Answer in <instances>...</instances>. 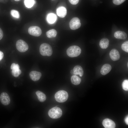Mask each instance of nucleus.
I'll use <instances>...</instances> for the list:
<instances>
[{"label": "nucleus", "instance_id": "nucleus-23", "mask_svg": "<svg viewBox=\"0 0 128 128\" xmlns=\"http://www.w3.org/2000/svg\"><path fill=\"white\" fill-rule=\"evenodd\" d=\"M121 48L124 51L128 52V41L124 42L121 45Z\"/></svg>", "mask_w": 128, "mask_h": 128}, {"label": "nucleus", "instance_id": "nucleus-32", "mask_svg": "<svg viewBox=\"0 0 128 128\" xmlns=\"http://www.w3.org/2000/svg\"><path fill=\"white\" fill-rule=\"evenodd\" d=\"M15 0V1H19V0Z\"/></svg>", "mask_w": 128, "mask_h": 128}, {"label": "nucleus", "instance_id": "nucleus-4", "mask_svg": "<svg viewBox=\"0 0 128 128\" xmlns=\"http://www.w3.org/2000/svg\"><path fill=\"white\" fill-rule=\"evenodd\" d=\"M48 114L49 116L51 118L56 119L59 118L61 116L62 112L60 108L55 107L50 109Z\"/></svg>", "mask_w": 128, "mask_h": 128}, {"label": "nucleus", "instance_id": "nucleus-9", "mask_svg": "<svg viewBox=\"0 0 128 128\" xmlns=\"http://www.w3.org/2000/svg\"><path fill=\"white\" fill-rule=\"evenodd\" d=\"M102 124L105 128H114L116 126L115 124L114 121L108 118L104 119Z\"/></svg>", "mask_w": 128, "mask_h": 128}, {"label": "nucleus", "instance_id": "nucleus-5", "mask_svg": "<svg viewBox=\"0 0 128 128\" xmlns=\"http://www.w3.org/2000/svg\"><path fill=\"white\" fill-rule=\"evenodd\" d=\"M16 46L18 51L21 52L26 51L28 48V46L27 43L22 40H19L17 41Z\"/></svg>", "mask_w": 128, "mask_h": 128}, {"label": "nucleus", "instance_id": "nucleus-21", "mask_svg": "<svg viewBox=\"0 0 128 128\" xmlns=\"http://www.w3.org/2000/svg\"><path fill=\"white\" fill-rule=\"evenodd\" d=\"M57 34V31L55 29H51L46 32L47 37L50 38L55 37Z\"/></svg>", "mask_w": 128, "mask_h": 128}, {"label": "nucleus", "instance_id": "nucleus-2", "mask_svg": "<svg viewBox=\"0 0 128 128\" xmlns=\"http://www.w3.org/2000/svg\"><path fill=\"white\" fill-rule=\"evenodd\" d=\"M81 50L79 46L75 45L69 47L67 49L66 53L69 57H73L79 56L81 54Z\"/></svg>", "mask_w": 128, "mask_h": 128}, {"label": "nucleus", "instance_id": "nucleus-27", "mask_svg": "<svg viewBox=\"0 0 128 128\" xmlns=\"http://www.w3.org/2000/svg\"><path fill=\"white\" fill-rule=\"evenodd\" d=\"M70 3L73 5L77 4L79 2V0H69Z\"/></svg>", "mask_w": 128, "mask_h": 128}, {"label": "nucleus", "instance_id": "nucleus-14", "mask_svg": "<svg viewBox=\"0 0 128 128\" xmlns=\"http://www.w3.org/2000/svg\"><path fill=\"white\" fill-rule=\"evenodd\" d=\"M111 69V66L108 64H105L102 67L100 73L102 75H105L110 72Z\"/></svg>", "mask_w": 128, "mask_h": 128}, {"label": "nucleus", "instance_id": "nucleus-25", "mask_svg": "<svg viewBox=\"0 0 128 128\" xmlns=\"http://www.w3.org/2000/svg\"><path fill=\"white\" fill-rule=\"evenodd\" d=\"M122 86L123 90L125 91L128 90V80H124L122 84Z\"/></svg>", "mask_w": 128, "mask_h": 128}, {"label": "nucleus", "instance_id": "nucleus-22", "mask_svg": "<svg viewBox=\"0 0 128 128\" xmlns=\"http://www.w3.org/2000/svg\"><path fill=\"white\" fill-rule=\"evenodd\" d=\"M35 3L34 0H24V4L27 8H30L32 7Z\"/></svg>", "mask_w": 128, "mask_h": 128}, {"label": "nucleus", "instance_id": "nucleus-11", "mask_svg": "<svg viewBox=\"0 0 128 128\" xmlns=\"http://www.w3.org/2000/svg\"><path fill=\"white\" fill-rule=\"evenodd\" d=\"M41 76V73L36 71H32L29 74L31 79L33 81H36L39 79Z\"/></svg>", "mask_w": 128, "mask_h": 128}, {"label": "nucleus", "instance_id": "nucleus-7", "mask_svg": "<svg viewBox=\"0 0 128 128\" xmlns=\"http://www.w3.org/2000/svg\"><path fill=\"white\" fill-rule=\"evenodd\" d=\"M69 27L70 29L75 30L79 28L81 26V23L79 19L77 17L72 18L70 22Z\"/></svg>", "mask_w": 128, "mask_h": 128}, {"label": "nucleus", "instance_id": "nucleus-12", "mask_svg": "<svg viewBox=\"0 0 128 128\" xmlns=\"http://www.w3.org/2000/svg\"><path fill=\"white\" fill-rule=\"evenodd\" d=\"M114 36L115 38L119 39L124 40L127 37L126 33L123 31H116L114 32Z\"/></svg>", "mask_w": 128, "mask_h": 128}, {"label": "nucleus", "instance_id": "nucleus-26", "mask_svg": "<svg viewBox=\"0 0 128 128\" xmlns=\"http://www.w3.org/2000/svg\"><path fill=\"white\" fill-rule=\"evenodd\" d=\"M126 0H113V2L116 5H120L123 3Z\"/></svg>", "mask_w": 128, "mask_h": 128}, {"label": "nucleus", "instance_id": "nucleus-17", "mask_svg": "<svg viewBox=\"0 0 128 128\" xmlns=\"http://www.w3.org/2000/svg\"><path fill=\"white\" fill-rule=\"evenodd\" d=\"M109 41L107 38H104L102 39L99 42V45L101 48L103 49H106L108 47Z\"/></svg>", "mask_w": 128, "mask_h": 128}, {"label": "nucleus", "instance_id": "nucleus-34", "mask_svg": "<svg viewBox=\"0 0 128 128\" xmlns=\"http://www.w3.org/2000/svg\"></svg>", "mask_w": 128, "mask_h": 128}, {"label": "nucleus", "instance_id": "nucleus-10", "mask_svg": "<svg viewBox=\"0 0 128 128\" xmlns=\"http://www.w3.org/2000/svg\"><path fill=\"white\" fill-rule=\"evenodd\" d=\"M109 55L111 59L113 61H116L119 60L120 58V54L116 49H114L110 51Z\"/></svg>", "mask_w": 128, "mask_h": 128}, {"label": "nucleus", "instance_id": "nucleus-8", "mask_svg": "<svg viewBox=\"0 0 128 128\" xmlns=\"http://www.w3.org/2000/svg\"><path fill=\"white\" fill-rule=\"evenodd\" d=\"M0 100L2 104L5 105H7L10 103V100L8 94L5 92H2L0 95Z\"/></svg>", "mask_w": 128, "mask_h": 128}, {"label": "nucleus", "instance_id": "nucleus-6", "mask_svg": "<svg viewBox=\"0 0 128 128\" xmlns=\"http://www.w3.org/2000/svg\"><path fill=\"white\" fill-rule=\"evenodd\" d=\"M29 34L35 37H39L41 34L42 31L39 27L32 26L29 27L28 30Z\"/></svg>", "mask_w": 128, "mask_h": 128}, {"label": "nucleus", "instance_id": "nucleus-28", "mask_svg": "<svg viewBox=\"0 0 128 128\" xmlns=\"http://www.w3.org/2000/svg\"><path fill=\"white\" fill-rule=\"evenodd\" d=\"M3 36V31L0 28V40L2 38Z\"/></svg>", "mask_w": 128, "mask_h": 128}, {"label": "nucleus", "instance_id": "nucleus-3", "mask_svg": "<svg viewBox=\"0 0 128 128\" xmlns=\"http://www.w3.org/2000/svg\"><path fill=\"white\" fill-rule=\"evenodd\" d=\"M68 97V94L67 91L63 90L58 91L55 94V98L57 102H64L66 101Z\"/></svg>", "mask_w": 128, "mask_h": 128}, {"label": "nucleus", "instance_id": "nucleus-16", "mask_svg": "<svg viewBox=\"0 0 128 128\" xmlns=\"http://www.w3.org/2000/svg\"><path fill=\"white\" fill-rule=\"evenodd\" d=\"M73 74L79 75L81 77L83 76V71L82 67L80 65H77L75 66L73 68Z\"/></svg>", "mask_w": 128, "mask_h": 128}, {"label": "nucleus", "instance_id": "nucleus-24", "mask_svg": "<svg viewBox=\"0 0 128 128\" xmlns=\"http://www.w3.org/2000/svg\"><path fill=\"white\" fill-rule=\"evenodd\" d=\"M10 14L14 18H19L20 17V14L19 12L17 11L12 10L10 12Z\"/></svg>", "mask_w": 128, "mask_h": 128}, {"label": "nucleus", "instance_id": "nucleus-33", "mask_svg": "<svg viewBox=\"0 0 128 128\" xmlns=\"http://www.w3.org/2000/svg\"><path fill=\"white\" fill-rule=\"evenodd\" d=\"M128 63H127V66H128Z\"/></svg>", "mask_w": 128, "mask_h": 128}, {"label": "nucleus", "instance_id": "nucleus-30", "mask_svg": "<svg viewBox=\"0 0 128 128\" xmlns=\"http://www.w3.org/2000/svg\"><path fill=\"white\" fill-rule=\"evenodd\" d=\"M124 121L126 124L128 125V116H127L124 119Z\"/></svg>", "mask_w": 128, "mask_h": 128}, {"label": "nucleus", "instance_id": "nucleus-1", "mask_svg": "<svg viewBox=\"0 0 128 128\" xmlns=\"http://www.w3.org/2000/svg\"><path fill=\"white\" fill-rule=\"evenodd\" d=\"M39 51L41 55L43 56H50L52 54L51 47L49 44L43 43L40 46Z\"/></svg>", "mask_w": 128, "mask_h": 128}, {"label": "nucleus", "instance_id": "nucleus-15", "mask_svg": "<svg viewBox=\"0 0 128 128\" xmlns=\"http://www.w3.org/2000/svg\"><path fill=\"white\" fill-rule=\"evenodd\" d=\"M12 70V74L15 77H18L22 72L21 70L19 69V66L18 64H16Z\"/></svg>", "mask_w": 128, "mask_h": 128}, {"label": "nucleus", "instance_id": "nucleus-31", "mask_svg": "<svg viewBox=\"0 0 128 128\" xmlns=\"http://www.w3.org/2000/svg\"><path fill=\"white\" fill-rule=\"evenodd\" d=\"M74 71L73 70H72L70 71V73L72 74H73Z\"/></svg>", "mask_w": 128, "mask_h": 128}, {"label": "nucleus", "instance_id": "nucleus-29", "mask_svg": "<svg viewBox=\"0 0 128 128\" xmlns=\"http://www.w3.org/2000/svg\"><path fill=\"white\" fill-rule=\"evenodd\" d=\"M4 56V54L3 52L0 51V61L3 59Z\"/></svg>", "mask_w": 128, "mask_h": 128}, {"label": "nucleus", "instance_id": "nucleus-18", "mask_svg": "<svg viewBox=\"0 0 128 128\" xmlns=\"http://www.w3.org/2000/svg\"><path fill=\"white\" fill-rule=\"evenodd\" d=\"M57 16L56 15L53 13H50L48 14L47 17V21L50 24L54 23L56 20Z\"/></svg>", "mask_w": 128, "mask_h": 128}, {"label": "nucleus", "instance_id": "nucleus-19", "mask_svg": "<svg viewBox=\"0 0 128 128\" xmlns=\"http://www.w3.org/2000/svg\"><path fill=\"white\" fill-rule=\"evenodd\" d=\"M36 94L39 101L41 102L44 101L46 100V97L45 94L42 91H36Z\"/></svg>", "mask_w": 128, "mask_h": 128}, {"label": "nucleus", "instance_id": "nucleus-20", "mask_svg": "<svg viewBox=\"0 0 128 128\" xmlns=\"http://www.w3.org/2000/svg\"><path fill=\"white\" fill-rule=\"evenodd\" d=\"M71 79L72 83L75 85H77L79 84L81 81L80 78L75 75L72 76Z\"/></svg>", "mask_w": 128, "mask_h": 128}, {"label": "nucleus", "instance_id": "nucleus-13", "mask_svg": "<svg viewBox=\"0 0 128 128\" xmlns=\"http://www.w3.org/2000/svg\"><path fill=\"white\" fill-rule=\"evenodd\" d=\"M56 13L59 17L61 18H64L66 15L67 10L66 8L64 7H60L57 9Z\"/></svg>", "mask_w": 128, "mask_h": 128}]
</instances>
